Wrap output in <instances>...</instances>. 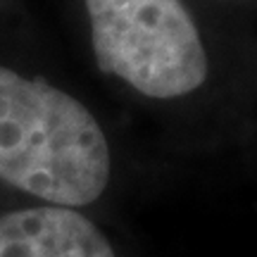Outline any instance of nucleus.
<instances>
[{
	"label": "nucleus",
	"instance_id": "obj_1",
	"mask_svg": "<svg viewBox=\"0 0 257 257\" xmlns=\"http://www.w3.org/2000/svg\"><path fill=\"white\" fill-rule=\"evenodd\" d=\"M0 179L57 207H83L110 181V146L88 107L0 67Z\"/></svg>",
	"mask_w": 257,
	"mask_h": 257
},
{
	"label": "nucleus",
	"instance_id": "obj_2",
	"mask_svg": "<svg viewBox=\"0 0 257 257\" xmlns=\"http://www.w3.org/2000/svg\"><path fill=\"white\" fill-rule=\"evenodd\" d=\"M95 62L148 98H181L207 79V53L181 0H86Z\"/></svg>",
	"mask_w": 257,
	"mask_h": 257
},
{
	"label": "nucleus",
	"instance_id": "obj_3",
	"mask_svg": "<svg viewBox=\"0 0 257 257\" xmlns=\"http://www.w3.org/2000/svg\"><path fill=\"white\" fill-rule=\"evenodd\" d=\"M0 257H114V250L88 217L46 205L0 214Z\"/></svg>",
	"mask_w": 257,
	"mask_h": 257
}]
</instances>
